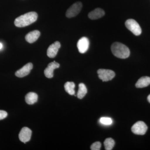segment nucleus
<instances>
[{
  "label": "nucleus",
  "mask_w": 150,
  "mask_h": 150,
  "mask_svg": "<svg viewBox=\"0 0 150 150\" xmlns=\"http://www.w3.org/2000/svg\"><path fill=\"white\" fill-rule=\"evenodd\" d=\"M111 49L113 55L119 59H126L130 56V50L123 43L115 42L111 46Z\"/></svg>",
  "instance_id": "f03ea898"
},
{
  "label": "nucleus",
  "mask_w": 150,
  "mask_h": 150,
  "mask_svg": "<svg viewBox=\"0 0 150 150\" xmlns=\"http://www.w3.org/2000/svg\"><path fill=\"white\" fill-rule=\"evenodd\" d=\"M98 77L103 81L111 80L115 76V73L112 70L100 69L98 71Z\"/></svg>",
  "instance_id": "423d86ee"
},
{
  "label": "nucleus",
  "mask_w": 150,
  "mask_h": 150,
  "mask_svg": "<svg viewBox=\"0 0 150 150\" xmlns=\"http://www.w3.org/2000/svg\"><path fill=\"white\" fill-rule=\"evenodd\" d=\"M32 131L27 127H24L22 129L19 134V138L21 142L25 144L29 142L31 138Z\"/></svg>",
  "instance_id": "6e6552de"
},
{
  "label": "nucleus",
  "mask_w": 150,
  "mask_h": 150,
  "mask_svg": "<svg viewBox=\"0 0 150 150\" xmlns=\"http://www.w3.org/2000/svg\"><path fill=\"white\" fill-rule=\"evenodd\" d=\"M104 145L105 150H111L114 146L115 142L111 138H108L105 141Z\"/></svg>",
  "instance_id": "a211bd4d"
},
{
  "label": "nucleus",
  "mask_w": 150,
  "mask_h": 150,
  "mask_svg": "<svg viewBox=\"0 0 150 150\" xmlns=\"http://www.w3.org/2000/svg\"><path fill=\"white\" fill-rule=\"evenodd\" d=\"M125 25L134 35H139L142 33V28L137 21L134 19H130L127 20L125 22Z\"/></svg>",
  "instance_id": "7ed1b4c3"
},
{
  "label": "nucleus",
  "mask_w": 150,
  "mask_h": 150,
  "mask_svg": "<svg viewBox=\"0 0 150 150\" xmlns=\"http://www.w3.org/2000/svg\"><path fill=\"white\" fill-rule=\"evenodd\" d=\"M148 127L143 121H138L133 125L131 131L134 134L139 135H144L147 131Z\"/></svg>",
  "instance_id": "39448f33"
},
{
  "label": "nucleus",
  "mask_w": 150,
  "mask_h": 150,
  "mask_svg": "<svg viewBox=\"0 0 150 150\" xmlns=\"http://www.w3.org/2000/svg\"><path fill=\"white\" fill-rule=\"evenodd\" d=\"M100 122L103 125H110L112 124V119L108 117H102L100 119Z\"/></svg>",
  "instance_id": "6ab92c4d"
},
{
  "label": "nucleus",
  "mask_w": 150,
  "mask_h": 150,
  "mask_svg": "<svg viewBox=\"0 0 150 150\" xmlns=\"http://www.w3.org/2000/svg\"><path fill=\"white\" fill-rule=\"evenodd\" d=\"M147 99L148 101H149V102L150 103V94L149 95V96H148L147 98Z\"/></svg>",
  "instance_id": "5701e85b"
},
{
  "label": "nucleus",
  "mask_w": 150,
  "mask_h": 150,
  "mask_svg": "<svg viewBox=\"0 0 150 150\" xmlns=\"http://www.w3.org/2000/svg\"><path fill=\"white\" fill-rule=\"evenodd\" d=\"M82 8V4L80 2H77L73 4L67 10L66 15L69 18L74 17L80 12Z\"/></svg>",
  "instance_id": "20e7f679"
},
{
  "label": "nucleus",
  "mask_w": 150,
  "mask_h": 150,
  "mask_svg": "<svg viewBox=\"0 0 150 150\" xmlns=\"http://www.w3.org/2000/svg\"><path fill=\"white\" fill-rule=\"evenodd\" d=\"M89 45L88 38L85 37H82L79 40L77 44L79 52L81 54H84L88 50Z\"/></svg>",
  "instance_id": "0eeeda50"
},
{
  "label": "nucleus",
  "mask_w": 150,
  "mask_h": 150,
  "mask_svg": "<svg viewBox=\"0 0 150 150\" xmlns=\"http://www.w3.org/2000/svg\"><path fill=\"white\" fill-rule=\"evenodd\" d=\"M7 112L4 110H0V120L4 119L7 116Z\"/></svg>",
  "instance_id": "412c9836"
},
{
  "label": "nucleus",
  "mask_w": 150,
  "mask_h": 150,
  "mask_svg": "<svg viewBox=\"0 0 150 150\" xmlns=\"http://www.w3.org/2000/svg\"><path fill=\"white\" fill-rule=\"evenodd\" d=\"M33 65L32 63H28L25 65L20 69L17 71L15 73V75L19 78H22L29 74L30 71L32 69Z\"/></svg>",
  "instance_id": "9b49d317"
},
{
  "label": "nucleus",
  "mask_w": 150,
  "mask_h": 150,
  "mask_svg": "<svg viewBox=\"0 0 150 150\" xmlns=\"http://www.w3.org/2000/svg\"><path fill=\"white\" fill-rule=\"evenodd\" d=\"M3 47V45L2 43L0 42V50L2 49Z\"/></svg>",
  "instance_id": "4be33fe9"
},
{
  "label": "nucleus",
  "mask_w": 150,
  "mask_h": 150,
  "mask_svg": "<svg viewBox=\"0 0 150 150\" xmlns=\"http://www.w3.org/2000/svg\"><path fill=\"white\" fill-rule=\"evenodd\" d=\"M38 96L35 93L30 92L25 97V101L27 104L32 105L37 101Z\"/></svg>",
  "instance_id": "2eb2a0df"
},
{
  "label": "nucleus",
  "mask_w": 150,
  "mask_h": 150,
  "mask_svg": "<svg viewBox=\"0 0 150 150\" xmlns=\"http://www.w3.org/2000/svg\"><path fill=\"white\" fill-rule=\"evenodd\" d=\"M150 84V77L144 76L140 78L137 81L136 84V87L137 88H143L146 87Z\"/></svg>",
  "instance_id": "4468645a"
},
{
  "label": "nucleus",
  "mask_w": 150,
  "mask_h": 150,
  "mask_svg": "<svg viewBox=\"0 0 150 150\" xmlns=\"http://www.w3.org/2000/svg\"><path fill=\"white\" fill-rule=\"evenodd\" d=\"M75 83L73 82H67L64 85L65 91L71 95L75 94Z\"/></svg>",
  "instance_id": "f3484780"
},
{
  "label": "nucleus",
  "mask_w": 150,
  "mask_h": 150,
  "mask_svg": "<svg viewBox=\"0 0 150 150\" xmlns=\"http://www.w3.org/2000/svg\"><path fill=\"white\" fill-rule=\"evenodd\" d=\"M87 93V89L84 84L80 83L79 84V89L78 91L77 96L79 99H82L85 96Z\"/></svg>",
  "instance_id": "dca6fc26"
},
{
  "label": "nucleus",
  "mask_w": 150,
  "mask_h": 150,
  "mask_svg": "<svg viewBox=\"0 0 150 150\" xmlns=\"http://www.w3.org/2000/svg\"><path fill=\"white\" fill-rule=\"evenodd\" d=\"M60 67V64L56 62H52L48 64V67L44 71V74L46 77L51 79L54 76V70Z\"/></svg>",
  "instance_id": "9d476101"
},
{
  "label": "nucleus",
  "mask_w": 150,
  "mask_h": 150,
  "mask_svg": "<svg viewBox=\"0 0 150 150\" xmlns=\"http://www.w3.org/2000/svg\"><path fill=\"white\" fill-rule=\"evenodd\" d=\"M40 31L38 30H33L25 35V40L28 43H32L35 42L40 36Z\"/></svg>",
  "instance_id": "f8f14e48"
},
{
  "label": "nucleus",
  "mask_w": 150,
  "mask_h": 150,
  "mask_svg": "<svg viewBox=\"0 0 150 150\" xmlns=\"http://www.w3.org/2000/svg\"><path fill=\"white\" fill-rule=\"evenodd\" d=\"M101 146V144L100 142H96L92 144L91 149L92 150H100V149Z\"/></svg>",
  "instance_id": "aec40b11"
},
{
  "label": "nucleus",
  "mask_w": 150,
  "mask_h": 150,
  "mask_svg": "<svg viewBox=\"0 0 150 150\" xmlns=\"http://www.w3.org/2000/svg\"><path fill=\"white\" fill-rule=\"evenodd\" d=\"M105 12L100 8H97L90 12L88 15L89 18L91 20H96L104 16Z\"/></svg>",
  "instance_id": "ddd939ff"
},
{
  "label": "nucleus",
  "mask_w": 150,
  "mask_h": 150,
  "mask_svg": "<svg viewBox=\"0 0 150 150\" xmlns=\"http://www.w3.org/2000/svg\"><path fill=\"white\" fill-rule=\"evenodd\" d=\"M38 14L35 12H30L17 18L14 21L16 27L21 28L28 26L36 21Z\"/></svg>",
  "instance_id": "f257e3e1"
},
{
  "label": "nucleus",
  "mask_w": 150,
  "mask_h": 150,
  "mask_svg": "<svg viewBox=\"0 0 150 150\" xmlns=\"http://www.w3.org/2000/svg\"><path fill=\"white\" fill-rule=\"evenodd\" d=\"M61 47V43L57 41L51 44L47 49V54L50 58H54L57 55L59 48Z\"/></svg>",
  "instance_id": "1a4fd4ad"
}]
</instances>
